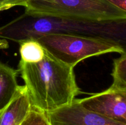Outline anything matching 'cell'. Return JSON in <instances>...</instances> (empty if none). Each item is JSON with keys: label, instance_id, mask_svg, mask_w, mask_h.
I'll return each instance as SVG.
<instances>
[{"label": "cell", "instance_id": "6da1fadb", "mask_svg": "<svg viewBox=\"0 0 126 125\" xmlns=\"http://www.w3.org/2000/svg\"><path fill=\"white\" fill-rule=\"evenodd\" d=\"M18 72L25 82L32 107L45 113L71 104L81 93L74 67L59 61L46 50L38 62L20 61Z\"/></svg>", "mask_w": 126, "mask_h": 125}, {"label": "cell", "instance_id": "7a4b0ae2", "mask_svg": "<svg viewBox=\"0 0 126 125\" xmlns=\"http://www.w3.org/2000/svg\"><path fill=\"white\" fill-rule=\"evenodd\" d=\"M49 34H71L113 39L126 46V20H81L22 13L0 26V39L20 42Z\"/></svg>", "mask_w": 126, "mask_h": 125}, {"label": "cell", "instance_id": "3957f363", "mask_svg": "<svg viewBox=\"0 0 126 125\" xmlns=\"http://www.w3.org/2000/svg\"><path fill=\"white\" fill-rule=\"evenodd\" d=\"M47 51L75 67L85 59L110 53H126V46L113 39L71 34H49L36 38Z\"/></svg>", "mask_w": 126, "mask_h": 125}, {"label": "cell", "instance_id": "277c9868", "mask_svg": "<svg viewBox=\"0 0 126 125\" xmlns=\"http://www.w3.org/2000/svg\"><path fill=\"white\" fill-rule=\"evenodd\" d=\"M24 13L94 22L126 20V12L105 0H26Z\"/></svg>", "mask_w": 126, "mask_h": 125}, {"label": "cell", "instance_id": "5b68a950", "mask_svg": "<svg viewBox=\"0 0 126 125\" xmlns=\"http://www.w3.org/2000/svg\"><path fill=\"white\" fill-rule=\"evenodd\" d=\"M86 109L107 118L126 123V91L110 87L83 99H77Z\"/></svg>", "mask_w": 126, "mask_h": 125}, {"label": "cell", "instance_id": "8992f818", "mask_svg": "<svg viewBox=\"0 0 126 125\" xmlns=\"http://www.w3.org/2000/svg\"><path fill=\"white\" fill-rule=\"evenodd\" d=\"M46 113L50 125H126L87 110L77 99L68 105Z\"/></svg>", "mask_w": 126, "mask_h": 125}, {"label": "cell", "instance_id": "52a82bcc", "mask_svg": "<svg viewBox=\"0 0 126 125\" xmlns=\"http://www.w3.org/2000/svg\"><path fill=\"white\" fill-rule=\"evenodd\" d=\"M32 109L25 86H20L16 96L0 113V125H20Z\"/></svg>", "mask_w": 126, "mask_h": 125}, {"label": "cell", "instance_id": "ba28073f", "mask_svg": "<svg viewBox=\"0 0 126 125\" xmlns=\"http://www.w3.org/2000/svg\"><path fill=\"white\" fill-rule=\"evenodd\" d=\"M17 73L18 71L0 61V113L11 103L20 87Z\"/></svg>", "mask_w": 126, "mask_h": 125}, {"label": "cell", "instance_id": "9c48e42d", "mask_svg": "<svg viewBox=\"0 0 126 125\" xmlns=\"http://www.w3.org/2000/svg\"><path fill=\"white\" fill-rule=\"evenodd\" d=\"M20 61L27 63H36L41 61L45 49L36 39H28L18 42Z\"/></svg>", "mask_w": 126, "mask_h": 125}, {"label": "cell", "instance_id": "30bf717a", "mask_svg": "<svg viewBox=\"0 0 126 125\" xmlns=\"http://www.w3.org/2000/svg\"><path fill=\"white\" fill-rule=\"evenodd\" d=\"M111 75L113 83L111 87L119 90L126 91V53L121 54L113 60V69Z\"/></svg>", "mask_w": 126, "mask_h": 125}, {"label": "cell", "instance_id": "8fae6325", "mask_svg": "<svg viewBox=\"0 0 126 125\" xmlns=\"http://www.w3.org/2000/svg\"><path fill=\"white\" fill-rule=\"evenodd\" d=\"M20 125H50V124L45 112L32 107V109Z\"/></svg>", "mask_w": 126, "mask_h": 125}, {"label": "cell", "instance_id": "7c38bea8", "mask_svg": "<svg viewBox=\"0 0 126 125\" xmlns=\"http://www.w3.org/2000/svg\"><path fill=\"white\" fill-rule=\"evenodd\" d=\"M26 0H0V11L9 9L16 6L25 7Z\"/></svg>", "mask_w": 126, "mask_h": 125}, {"label": "cell", "instance_id": "4fadbf2b", "mask_svg": "<svg viewBox=\"0 0 126 125\" xmlns=\"http://www.w3.org/2000/svg\"><path fill=\"white\" fill-rule=\"evenodd\" d=\"M121 10L126 12V0H105Z\"/></svg>", "mask_w": 126, "mask_h": 125}]
</instances>
